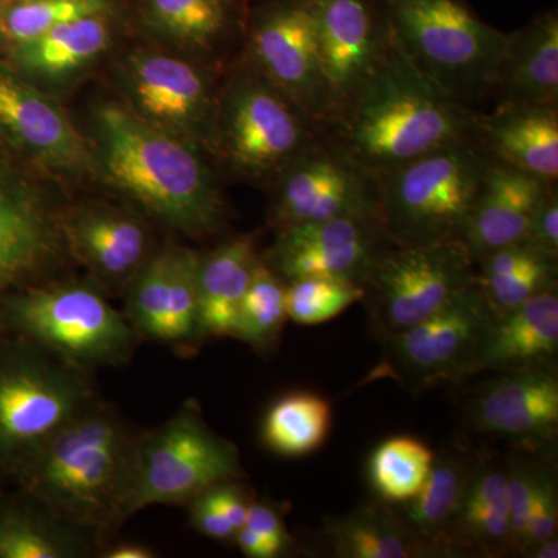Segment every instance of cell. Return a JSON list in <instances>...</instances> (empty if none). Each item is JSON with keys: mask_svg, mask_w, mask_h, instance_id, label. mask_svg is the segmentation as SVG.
<instances>
[{"mask_svg": "<svg viewBox=\"0 0 558 558\" xmlns=\"http://www.w3.org/2000/svg\"><path fill=\"white\" fill-rule=\"evenodd\" d=\"M89 145L97 175L160 222L190 236L222 226L226 204L196 146L140 119L120 101L95 108Z\"/></svg>", "mask_w": 558, "mask_h": 558, "instance_id": "1", "label": "cell"}, {"mask_svg": "<svg viewBox=\"0 0 558 558\" xmlns=\"http://www.w3.org/2000/svg\"><path fill=\"white\" fill-rule=\"evenodd\" d=\"M392 46V44H391ZM481 112L391 53L323 137L371 178L478 135Z\"/></svg>", "mask_w": 558, "mask_h": 558, "instance_id": "2", "label": "cell"}, {"mask_svg": "<svg viewBox=\"0 0 558 558\" xmlns=\"http://www.w3.org/2000/svg\"><path fill=\"white\" fill-rule=\"evenodd\" d=\"M138 439L116 411L94 399L17 465L40 508L80 532L124 520Z\"/></svg>", "mask_w": 558, "mask_h": 558, "instance_id": "3", "label": "cell"}, {"mask_svg": "<svg viewBox=\"0 0 558 558\" xmlns=\"http://www.w3.org/2000/svg\"><path fill=\"white\" fill-rule=\"evenodd\" d=\"M376 2L392 47L421 75L470 108L490 97L508 33L481 20L465 0Z\"/></svg>", "mask_w": 558, "mask_h": 558, "instance_id": "4", "label": "cell"}, {"mask_svg": "<svg viewBox=\"0 0 558 558\" xmlns=\"http://www.w3.org/2000/svg\"><path fill=\"white\" fill-rule=\"evenodd\" d=\"M492 156L462 138L376 178L381 222L400 245L462 240Z\"/></svg>", "mask_w": 558, "mask_h": 558, "instance_id": "5", "label": "cell"}, {"mask_svg": "<svg viewBox=\"0 0 558 558\" xmlns=\"http://www.w3.org/2000/svg\"><path fill=\"white\" fill-rule=\"evenodd\" d=\"M322 138L318 124L244 60L219 89L213 153L241 179L270 186Z\"/></svg>", "mask_w": 558, "mask_h": 558, "instance_id": "6", "label": "cell"}, {"mask_svg": "<svg viewBox=\"0 0 558 558\" xmlns=\"http://www.w3.org/2000/svg\"><path fill=\"white\" fill-rule=\"evenodd\" d=\"M7 318L36 348L76 369L126 362L135 330L100 290L62 282L14 296Z\"/></svg>", "mask_w": 558, "mask_h": 558, "instance_id": "7", "label": "cell"}, {"mask_svg": "<svg viewBox=\"0 0 558 558\" xmlns=\"http://www.w3.org/2000/svg\"><path fill=\"white\" fill-rule=\"evenodd\" d=\"M242 475L240 451L189 402L163 427L138 438L124 520L156 505H180Z\"/></svg>", "mask_w": 558, "mask_h": 558, "instance_id": "8", "label": "cell"}, {"mask_svg": "<svg viewBox=\"0 0 558 558\" xmlns=\"http://www.w3.org/2000/svg\"><path fill=\"white\" fill-rule=\"evenodd\" d=\"M475 284L464 241L400 245L380 256L363 282V303L377 339L424 322Z\"/></svg>", "mask_w": 558, "mask_h": 558, "instance_id": "9", "label": "cell"}, {"mask_svg": "<svg viewBox=\"0 0 558 558\" xmlns=\"http://www.w3.org/2000/svg\"><path fill=\"white\" fill-rule=\"evenodd\" d=\"M494 317L476 284L470 286L432 317L380 339V362L363 384L389 379L418 392L468 379L470 362Z\"/></svg>", "mask_w": 558, "mask_h": 558, "instance_id": "10", "label": "cell"}, {"mask_svg": "<svg viewBox=\"0 0 558 558\" xmlns=\"http://www.w3.org/2000/svg\"><path fill=\"white\" fill-rule=\"evenodd\" d=\"M90 400L80 369L43 349L0 360V462L17 469Z\"/></svg>", "mask_w": 558, "mask_h": 558, "instance_id": "11", "label": "cell"}, {"mask_svg": "<svg viewBox=\"0 0 558 558\" xmlns=\"http://www.w3.org/2000/svg\"><path fill=\"white\" fill-rule=\"evenodd\" d=\"M124 105L197 149L213 150L219 89L207 70L160 49H135L119 64Z\"/></svg>", "mask_w": 558, "mask_h": 558, "instance_id": "12", "label": "cell"}, {"mask_svg": "<svg viewBox=\"0 0 558 558\" xmlns=\"http://www.w3.org/2000/svg\"><path fill=\"white\" fill-rule=\"evenodd\" d=\"M244 61L258 70L325 134L332 102L306 0H266L247 22Z\"/></svg>", "mask_w": 558, "mask_h": 558, "instance_id": "13", "label": "cell"}, {"mask_svg": "<svg viewBox=\"0 0 558 558\" xmlns=\"http://www.w3.org/2000/svg\"><path fill=\"white\" fill-rule=\"evenodd\" d=\"M269 189V220L277 230L344 216L380 218L376 180L325 137L293 161Z\"/></svg>", "mask_w": 558, "mask_h": 558, "instance_id": "14", "label": "cell"}, {"mask_svg": "<svg viewBox=\"0 0 558 558\" xmlns=\"http://www.w3.org/2000/svg\"><path fill=\"white\" fill-rule=\"evenodd\" d=\"M0 143L57 178L97 175L89 140L60 102L9 70H0Z\"/></svg>", "mask_w": 558, "mask_h": 558, "instance_id": "15", "label": "cell"}, {"mask_svg": "<svg viewBox=\"0 0 558 558\" xmlns=\"http://www.w3.org/2000/svg\"><path fill=\"white\" fill-rule=\"evenodd\" d=\"M277 231L260 258L286 282L326 277L363 286L380 256L396 244L377 216H344Z\"/></svg>", "mask_w": 558, "mask_h": 558, "instance_id": "16", "label": "cell"}, {"mask_svg": "<svg viewBox=\"0 0 558 558\" xmlns=\"http://www.w3.org/2000/svg\"><path fill=\"white\" fill-rule=\"evenodd\" d=\"M306 3L333 121L387 60L392 50L391 39L376 0H306Z\"/></svg>", "mask_w": 558, "mask_h": 558, "instance_id": "17", "label": "cell"}, {"mask_svg": "<svg viewBox=\"0 0 558 558\" xmlns=\"http://www.w3.org/2000/svg\"><path fill=\"white\" fill-rule=\"evenodd\" d=\"M62 247L61 216L20 157L0 143V289L38 274Z\"/></svg>", "mask_w": 558, "mask_h": 558, "instance_id": "18", "label": "cell"}, {"mask_svg": "<svg viewBox=\"0 0 558 558\" xmlns=\"http://www.w3.org/2000/svg\"><path fill=\"white\" fill-rule=\"evenodd\" d=\"M199 255L180 245L153 252L128 288V319L149 339L174 347L202 341L197 311Z\"/></svg>", "mask_w": 558, "mask_h": 558, "instance_id": "19", "label": "cell"}, {"mask_svg": "<svg viewBox=\"0 0 558 558\" xmlns=\"http://www.w3.org/2000/svg\"><path fill=\"white\" fill-rule=\"evenodd\" d=\"M499 374L470 400V427L501 438L553 439L558 427V380L553 369Z\"/></svg>", "mask_w": 558, "mask_h": 558, "instance_id": "20", "label": "cell"}, {"mask_svg": "<svg viewBox=\"0 0 558 558\" xmlns=\"http://www.w3.org/2000/svg\"><path fill=\"white\" fill-rule=\"evenodd\" d=\"M64 247L92 277L109 286H128L153 255L145 223L112 207H83L61 216Z\"/></svg>", "mask_w": 558, "mask_h": 558, "instance_id": "21", "label": "cell"}, {"mask_svg": "<svg viewBox=\"0 0 558 558\" xmlns=\"http://www.w3.org/2000/svg\"><path fill=\"white\" fill-rule=\"evenodd\" d=\"M557 352L558 295L553 288L488 323L470 362L468 379L488 371L550 368Z\"/></svg>", "mask_w": 558, "mask_h": 558, "instance_id": "22", "label": "cell"}, {"mask_svg": "<svg viewBox=\"0 0 558 558\" xmlns=\"http://www.w3.org/2000/svg\"><path fill=\"white\" fill-rule=\"evenodd\" d=\"M549 185L554 183L492 159L462 236L473 263L495 250L523 242L532 215Z\"/></svg>", "mask_w": 558, "mask_h": 558, "instance_id": "23", "label": "cell"}, {"mask_svg": "<svg viewBox=\"0 0 558 558\" xmlns=\"http://www.w3.org/2000/svg\"><path fill=\"white\" fill-rule=\"evenodd\" d=\"M492 95L498 102L558 109V14H537L508 33Z\"/></svg>", "mask_w": 558, "mask_h": 558, "instance_id": "24", "label": "cell"}, {"mask_svg": "<svg viewBox=\"0 0 558 558\" xmlns=\"http://www.w3.org/2000/svg\"><path fill=\"white\" fill-rule=\"evenodd\" d=\"M478 135L492 159L557 183L558 109L498 102L494 112L481 113Z\"/></svg>", "mask_w": 558, "mask_h": 558, "instance_id": "25", "label": "cell"}, {"mask_svg": "<svg viewBox=\"0 0 558 558\" xmlns=\"http://www.w3.org/2000/svg\"><path fill=\"white\" fill-rule=\"evenodd\" d=\"M242 0H135L140 24L174 50L215 54L244 20Z\"/></svg>", "mask_w": 558, "mask_h": 558, "instance_id": "26", "label": "cell"}, {"mask_svg": "<svg viewBox=\"0 0 558 558\" xmlns=\"http://www.w3.org/2000/svg\"><path fill=\"white\" fill-rule=\"evenodd\" d=\"M119 13L94 14L65 22L38 38L13 47V60L24 76L54 83L95 64L110 49Z\"/></svg>", "mask_w": 558, "mask_h": 558, "instance_id": "27", "label": "cell"}, {"mask_svg": "<svg viewBox=\"0 0 558 558\" xmlns=\"http://www.w3.org/2000/svg\"><path fill=\"white\" fill-rule=\"evenodd\" d=\"M255 236H238L223 242L197 269V311L201 339L231 337L242 299L259 263Z\"/></svg>", "mask_w": 558, "mask_h": 558, "instance_id": "28", "label": "cell"}, {"mask_svg": "<svg viewBox=\"0 0 558 558\" xmlns=\"http://www.w3.org/2000/svg\"><path fill=\"white\" fill-rule=\"evenodd\" d=\"M476 465L464 451L447 450L435 454L432 469L417 494L402 502L400 519L418 538L438 548L446 557L461 553L450 538Z\"/></svg>", "mask_w": 558, "mask_h": 558, "instance_id": "29", "label": "cell"}, {"mask_svg": "<svg viewBox=\"0 0 558 558\" xmlns=\"http://www.w3.org/2000/svg\"><path fill=\"white\" fill-rule=\"evenodd\" d=\"M323 534L333 556L341 558L446 557L418 538L387 502H369L347 515L329 517Z\"/></svg>", "mask_w": 558, "mask_h": 558, "instance_id": "30", "label": "cell"}, {"mask_svg": "<svg viewBox=\"0 0 558 558\" xmlns=\"http://www.w3.org/2000/svg\"><path fill=\"white\" fill-rule=\"evenodd\" d=\"M449 534L461 553H512L506 468L476 465Z\"/></svg>", "mask_w": 558, "mask_h": 558, "instance_id": "31", "label": "cell"}, {"mask_svg": "<svg viewBox=\"0 0 558 558\" xmlns=\"http://www.w3.org/2000/svg\"><path fill=\"white\" fill-rule=\"evenodd\" d=\"M475 284L498 317L543 290L557 288V259L524 242L508 245L475 264Z\"/></svg>", "mask_w": 558, "mask_h": 558, "instance_id": "32", "label": "cell"}, {"mask_svg": "<svg viewBox=\"0 0 558 558\" xmlns=\"http://www.w3.org/2000/svg\"><path fill=\"white\" fill-rule=\"evenodd\" d=\"M332 410L312 392H292L278 399L263 422V440L279 457H306L328 438Z\"/></svg>", "mask_w": 558, "mask_h": 558, "instance_id": "33", "label": "cell"}, {"mask_svg": "<svg viewBox=\"0 0 558 558\" xmlns=\"http://www.w3.org/2000/svg\"><path fill=\"white\" fill-rule=\"evenodd\" d=\"M83 532L54 519L46 509L0 512V558H70L86 553Z\"/></svg>", "mask_w": 558, "mask_h": 558, "instance_id": "34", "label": "cell"}, {"mask_svg": "<svg viewBox=\"0 0 558 558\" xmlns=\"http://www.w3.org/2000/svg\"><path fill=\"white\" fill-rule=\"evenodd\" d=\"M288 319L286 281L260 258L241 301L231 337L267 352L278 343Z\"/></svg>", "mask_w": 558, "mask_h": 558, "instance_id": "35", "label": "cell"}, {"mask_svg": "<svg viewBox=\"0 0 558 558\" xmlns=\"http://www.w3.org/2000/svg\"><path fill=\"white\" fill-rule=\"evenodd\" d=\"M435 453L418 439L398 436L381 442L369 458V481L381 501L402 505L427 478Z\"/></svg>", "mask_w": 558, "mask_h": 558, "instance_id": "36", "label": "cell"}, {"mask_svg": "<svg viewBox=\"0 0 558 558\" xmlns=\"http://www.w3.org/2000/svg\"><path fill=\"white\" fill-rule=\"evenodd\" d=\"M119 11V0H9L0 2V28L13 49L65 22Z\"/></svg>", "mask_w": 558, "mask_h": 558, "instance_id": "37", "label": "cell"}, {"mask_svg": "<svg viewBox=\"0 0 558 558\" xmlns=\"http://www.w3.org/2000/svg\"><path fill=\"white\" fill-rule=\"evenodd\" d=\"M362 286L348 279L306 277L286 282V310L299 325H319L363 300Z\"/></svg>", "mask_w": 558, "mask_h": 558, "instance_id": "38", "label": "cell"}, {"mask_svg": "<svg viewBox=\"0 0 558 558\" xmlns=\"http://www.w3.org/2000/svg\"><path fill=\"white\" fill-rule=\"evenodd\" d=\"M558 527V490L557 480L553 469L539 468L537 486L529 509L526 531L521 538L517 554L526 556L529 550L535 548L557 534Z\"/></svg>", "mask_w": 558, "mask_h": 558, "instance_id": "39", "label": "cell"}, {"mask_svg": "<svg viewBox=\"0 0 558 558\" xmlns=\"http://www.w3.org/2000/svg\"><path fill=\"white\" fill-rule=\"evenodd\" d=\"M542 464L512 459L506 465V499H508L510 529H512V553L519 548L524 531H526L529 509L537 486Z\"/></svg>", "mask_w": 558, "mask_h": 558, "instance_id": "40", "label": "cell"}, {"mask_svg": "<svg viewBox=\"0 0 558 558\" xmlns=\"http://www.w3.org/2000/svg\"><path fill=\"white\" fill-rule=\"evenodd\" d=\"M523 242L549 258H558V191L556 183L549 185L539 199Z\"/></svg>", "mask_w": 558, "mask_h": 558, "instance_id": "41", "label": "cell"}, {"mask_svg": "<svg viewBox=\"0 0 558 558\" xmlns=\"http://www.w3.org/2000/svg\"><path fill=\"white\" fill-rule=\"evenodd\" d=\"M244 526L256 532L277 557L282 556L292 546L293 538L290 537L282 517L267 502H250Z\"/></svg>", "mask_w": 558, "mask_h": 558, "instance_id": "42", "label": "cell"}, {"mask_svg": "<svg viewBox=\"0 0 558 558\" xmlns=\"http://www.w3.org/2000/svg\"><path fill=\"white\" fill-rule=\"evenodd\" d=\"M209 501L218 508L219 512L229 520L234 531H240L247 519L248 506L252 499L247 497L245 488L234 483V480L223 481L204 490Z\"/></svg>", "mask_w": 558, "mask_h": 558, "instance_id": "43", "label": "cell"}, {"mask_svg": "<svg viewBox=\"0 0 558 558\" xmlns=\"http://www.w3.org/2000/svg\"><path fill=\"white\" fill-rule=\"evenodd\" d=\"M191 524L204 534L205 537L216 539V542H229L233 539V526L229 520L219 512L218 508L209 501L205 492L191 499Z\"/></svg>", "mask_w": 558, "mask_h": 558, "instance_id": "44", "label": "cell"}, {"mask_svg": "<svg viewBox=\"0 0 558 558\" xmlns=\"http://www.w3.org/2000/svg\"><path fill=\"white\" fill-rule=\"evenodd\" d=\"M244 556L250 558H277L270 546L247 526H242L233 537Z\"/></svg>", "mask_w": 558, "mask_h": 558, "instance_id": "45", "label": "cell"}, {"mask_svg": "<svg viewBox=\"0 0 558 558\" xmlns=\"http://www.w3.org/2000/svg\"><path fill=\"white\" fill-rule=\"evenodd\" d=\"M106 558H150L154 557L153 549L137 543H123V545L113 546L105 554Z\"/></svg>", "mask_w": 558, "mask_h": 558, "instance_id": "46", "label": "cell"}, {"mask_svg": "<svg viewBox=\"0 0 558 558\" xmlns=\"http://www.w3.org/2000/svg\"><path fill=\"white\" fill-rule=\"evenodd\" d=\"M529 558H557L558 557V539L557 535L545 539V542L539 543V545L532 548L526 554Z\"/></svg>", "mask_w": 558, "mask_h": 558, "instance_id": "47", "label": "cell"}, {"mask_svg": "<svg viewBox=\"0 0 558 558\" xmlns=\"http://www.w3.org/2000/svg\"><path fill=\"white\" fill-rule=\"evenodd\" d=\"M3 43H5V40H3L2 28H0V46H2Z\"/></svg>", "mask_w": 558, "mask_h": 558, "instance_id": "48", "label": "cell"}, {"mask_svg": "<svg viewBox=\"0 0 558 558\" xmlns=\"http://www.w3.org/2000/svg\"><path fill=\"white\" fill-rule=\"evenodd\" d=\"M242 2L248 3L252 2V0H242Z\"/></svg>", "mask_w": 558, "mask_h": 558, "instance_id": "49", "label": "cell"}, {"mask_svg": "<svg viewBox=\"0 0 558 558\" xmlns=\"http://www.w3.org/2000/svg\"><path fill=\"white\" fill-rule=\"evenodd\" d=\"M0 2H9V0H0Z\"/></svg>", "mask_w": 558, "mask_h": 558, "instance_id": "50", "label": "cell"}]
</instances>
